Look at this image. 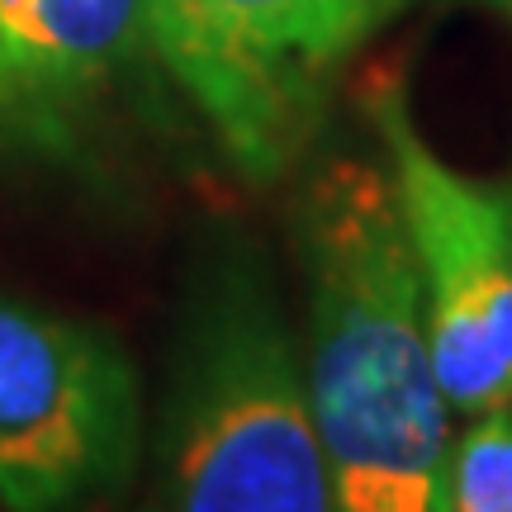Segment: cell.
<instances>
[{"label":"cell","instance_id":"obj_1","mask_svg":"<svg viewBox=\"0 0 512 512\" xmlns=\"http://www.w3.org/2000/svg\"><path fill=\"white\" fill-rule=\"evenodd\" d=\"M299 380L342 512H456V437L389 166L328 157L294 204Z\"/></svg>","mask_w":512,"mask_h":512},{"label":"cell","instance_id":"obj_2","mask_svg":"<svg viewBox=\"0 0 512 512\" xmlns=\"http://www.w3.org/2000/svg\"><path fill=\"white\" fill-rule=\"evenodd\" d=\"M166 512H342L266 271L209 256L185 294L162 418Z\"/></svg>","mask_w":512,"mask_h":512},{"label":"cell","instance_id":"obj_3","mask_svg":"<svg viewBox=\"0 0 512 512\" xmlns=\"http://www.w3.org/2000/svg\"><path fill=\"white\" fill-rule=\"evenodd\" d=\"M408 0H147L152 62L247 181H280L323 128L332 76Z\"/></svg>","mask_w":512,"mask_h":512},{"label":"cell","instance_id":"obj_4","mask_svg":"<svg viewBox=\"0 0 512 512\" xmlns=\"http://www.w3.org/2000/svg\"><path fill=\"white\" fill-rule=\"evenodd\" d=\"M366 119L394 181L446 399L465 418L512 408V190L456 171L422 138L399 76H370Z\"/></svg>","mask_w":512,"mask_h":512},{"label":"cell","instance_id":"obj_5","mask_svg":"<svg viewBox=\"0 0 512 512\" xmlns=\"http://www.w3.org/2000/svg\"><path fill=\"white\" fill-rule=\"evenodd\" d=\"M138 380L110 332L0 294V508L95 512L138 465Z\"/></svg>","mask_w":512,"mask_h":512},{"label":"cell","instance_id":"obj_6","mask_svg":"<svg viewBox=\"0 0 512 512\" xmlns=\"http://www.w3.org/2000/svg\"><path fill=\"white\" fill-rule=\"evenodd\" d=\"M143 57L147 0H0V147L81 152Z\"/></svg>","mask_w":512,"mask_h":512},{"label":"cell","instance_id":"obj_7","mask_svg":"<svg viewBox=\"0 0 512 512\" xmlns=\"http://www.w3.org/2000/svg\"><path fill=\"white\" fill-rule=\"evenodd\" d=\"M456 512H512V408L470 418L456 437Z\"/></svg>","mask_w":512,"mask_h":512},{"label":"cell","instance_id":"obj_8","mask_svg":"<svg viewBox=\"0 0 512 512\" xmlns=\"http://www.w3.org/2000/svg\"><path fill=\"white\" fill-rule=\"evenodd\" d=\"M479 5H489V10H498V15L512 19V0H479Z\"/></svg>","mask_w":512,"mask_h":512}]
</instances>
